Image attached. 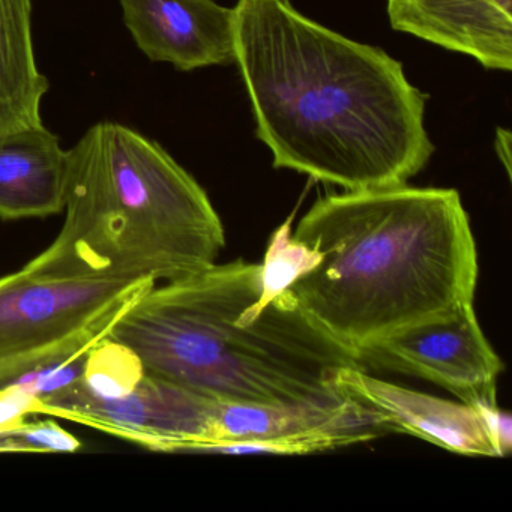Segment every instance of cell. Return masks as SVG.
<instances>
[{"mask_svg": "<svg viewBox=\"0 0 512 512\" xmlns=\"http://www.w3.org/2000/svg\"><path fill=\"white\" fill-rule=\"evenodd\" d=\"M235 64L275 169L373 190L407 184L433 157L428 97L403 64L289 0H238Z\"/></svg>", "mask_w": 512, "mask_h": 512, "instance_id": "6da1fadb", "label": "cell"}, {"mask_svg": "<svg viewBox=\"0 0 512 512\" xmlns=\"http://www.w3.org/2000/svg\"><path fill=\"white\" fill-rule=\"evenodd\" d=\"M292 235L311 262L281 295L356 358L475 298L478 251L452 188L401 184L329 194Z\"/></svg>", "mask_w": 512, "mask_h": 512, "instance_id": "7a4b0ae2", "label": "cell"}, {"mask_svg": "<svg viewBox=\"0 0 512 512\" xmlns=\"http://www.w3.org/2000/svg\"><path fill=\"white\" fill-rule=\"evenodd\" d=\"M262 263L242 260L155 284L110 331L146 373L209 398L332 409L349 401L332 379L362 367L286 295L262 313Z\"/></svg>", "mask_w": 512, "mask_h": 512, "instance_id": "3957f363", "label": "cell"}, {"mask_svg": "<svg viewBox=\"0 0 512 512\" xmlns=\"http://www.w3.org/2000/svg\"><path fill=\"white\" fill-rule=\"evenodd\" d=\"M64 214L49 247L101 274L166 283L214 265L226 245L202 185L160 143L116 122L68 149Z\"/></svg>", "mask_w": 512, "mask_h": 512, "instance_id": "277c9868", "label": "cell"}, {"mask_svg": "<svg viewBox=\"0 0 512 512\" xmlns=\"http://www.w3.org/2000/svg\"><path fill=\"white\" fill-rule=\"evenodd\" d=\"M155 284L89 271L50 248L0 277V388L85 355Z\"/></svg>", "mask_w": 512, "mask_h": 512, "instance_id": "5b68a950", "label": "cell"}, {"mask_svg": "<svg viewBox=\"0 0 512 512\" xmlns=\"http://www.w3.org/2000/svg\"><path fill=\"white\" fill-rule=\"evenodd\" d=\"M358 359L364 368L421 377L469 404L496 397L503 368L479 325L473 302L394 332L362 350Z\"/></svg>", "mask_w": 512, "mask_h": 512, "instance_id": "8992f818", "label": "cell"}, {"mask_svg": "<svg viewBox=\"0 0 512 512\" xmlns=\"http://www.w3.org/2000/svg\"><path fill=\"white\" fill-rule=\"evenodd\" d=\"M335 391L367 410L386 431L419 437L454 454L500 457L473 404L454 403L377 379L361 367H344L332 379Z\"/></svg>", "mask_w": 512, "mask_h": 512, "instance_id": "52a82bcc", "label": "cell"}, {"mask_svg": "<svg viewBox=\"0 0 512 512\" xmlns=\"http://www.w3.org/2000/svg\"><path fill=\"white\" fill-rule=\"evenodd\" d=\"M140 52L176 70L235 64V8L217 0H119Z\"/></svg>", "mask_w": 512, "mask_h": 512, "instance_id": "ba28073f", "label": "cell"}, {"mask_svg": "<svg viewBox=\"0 0 512 512\" xmlns=\"http://www.w3.org/2000/svg\"><path fill=\"white\" fill-rule=\"evenodd\" d=\"M391 28L476 59L485 70H512V0H386Z\"/></svg>", "mask_w": 512, "mask_h": 512, "instance_id": "9c48e42d", "label": "cell"}, {"mask_svg": "<svg viewBox=\"0 0 512 512\" xmlns=\"http://www.w3.org/2000/svg\"><path fill=\"white\" fill-rule=\"evenodd\" d=\"M68 151L44 125L0 136V218L64 212Z\"/></svg>", "mask_w": 512, "mask_h": 512, "instance_id": "30bf717a", "label": "cell"}, {"mask_svg": "<svg viewBox=\"0 0 512 512\" xmlns=\"http://www.w3.org/2000/svg\"><path fill=\"white\" fill-rule=\"evenodd\" d=\"M32 43V0H0V136L41 127L49 92Z\"/></svg>", "mask_w": 512, "mask_h": 512, "instance_id": "8fae6325", "label": "cell"}, {"mask_svg": "<svg viewBox=\"0 0 512 512\" xmlns=\"http://www.w3.org/2000/svg\"><path fill=\"white\" fill-rule=\"evenodd\" d=\"M145 374L142 359L133 349L104 338L86 352L80 385L91 397L116 400L133 392Z\"/></svg>", "mask_w": 512, "mask_h": 512, "instance_id": "7c38bea8", "label": "cell"}, {"mask_svg": "<svg viewBox=\"0 0 512 512\" xmlns=\"http://www.w3.org/2000/svg\"><path fill=\"white\" fill-rule=\"evenodd\" d=\"M82 443L52 419L23 422L0 436V452H77Z\"/></svg>", "mask_w": 512, "mask_h": 512, "instance_id": "4fadbf2b", "label": "cell"}, {"mask_svg": "<svg viewBox=\"0 0 512 512\" xmlns=\"http://www.w3.org/2000/svg\"><path fill=\"white\" fill-rule=\"evenodd\" d=\"M43 400L19 383L0 388V436L16 430L31 415H43Z\"/></svg>", "mask_w": 512, "mask_h": 512, "instance_id": "5bb4252c", "label": "cell"}, {"mask_svg": "<svg viewBox=\"0 0 512 512\" xmlns=\"http://www.w3.org/2000/svg\"><path fill=\"white\" fill-rule=\"evenodd\" d=\"M497 157L505 167L506 175L511 178V133L506 128H497L496 142H494Z\"/></svg>", "mask_w": 512, "mask_h": 512, "instance_id": "9a60e30c", "label": "cell"}]
</instances>
